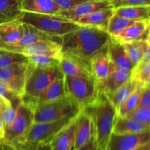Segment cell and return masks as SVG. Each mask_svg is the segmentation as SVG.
<instances>
[{
	"label": "cell",
	"instance_id": "38",
	"mask_svg": "<svg viewBox=\"0 0 150 150\" xmlns=\"http://www.w3.org/2000/svg\"><path fill=\"white\" fill-rule=\"evenodd\" d=\"M113 9L131 6L150 5V0H108Z\"/></svg>",
	"mask_w": 150,
	"mask_h": 150
},
{
	"label": "cell",
	"instance_id": "46",
	"mask_svg": "<svg viewBox=\"0 0 150 150\" xmlns=\"http://www.w3.org/2000/svg\"><path fill=\"white\" fill-rule=\"evenodd\" d=\"M4 129L3 127L2 122H1V118H0V140L4 139Z\"/></svg>",
	"mask_w": 150,
	"mask_h": 150
},
{
	"label": "cell",
	"instance_id": "15",
	"mask_svg": "<svg viewBox=\"0 0 150 150\" xmlns=\"http://www.w3.org/2000/svg\"><path fill=\"white\" fill-rule=\"evenodd\" d=\"M90 70L92 76L97 82L105 79L114 67L110 60L107 51V45L95 54L89 60Z\"/></svg>",
	"mask_w": 150,
	"mask_h": 150
},
{
	"label": "cell",
	"instance_id": "44",
	"mask_svg": "<svg viewBox=\"0 0 150 150\" xmlns=\"http://www.w3.org/2000/svg\"><path fill=\"white\" fill-rule=\"evenodd\" d=\"M11 105V104H10L8 101L6 100L3 97H1V95H0V114H1V111H2L5 107H7V105Z\"/></svg>",
	"mask_w": 150,
	"mask_h": 150
},
{
	"label": "cell",
	"instance_id": "3",
	"mask_svg": "<svg viewBox=\"0 0 150 150\" xmlns=\"http://www.w3.org/2000/svg\"><path fill=\"white\" fill-rule=\"evenodd\" d=\"M19 20L22 23L31 25L48 36L57 38H62L79 26L72 21L59 15L22 12Z\"/></svg>",
	"mask_w": 150,
	"mask_h": 150
},
{
	"label": "cell",
	"instance_id": "24",
	"mask_svg": "<svg viewBox=\"0 0 150 150\" xmlns=\"http://www.w3.org/2000/svg\"><path fill=\"white\" fill-rule=\"evenodd\" d=\"M59 67L64 76L94 78L90 67L83 64L76 59L67 56H62L59 61Z\"/></svg>",
	"mask_w": 150,
	"mask_h": 150
},
{
	"label": "cell",
	"instance_id": "45",
	"mask_svg": "<svg viewBox=\"0 0 150 150\" xmlns=\"http://www.w3.org/2000/svg\"><path fill=\"white\" fill-rule=\"evenodd\" d=\"M132 150H150V143L146 144H143L142 145V146H139Z\"/></svg>",
	"mask_w": 150,
	"mask_h": 150
},
{
	"label": "cell",
	"instance_id": "35",
	"mask_svg": "<svg viewBox=\"0 0 150 150\" xmlns=\"http://www.w3.org/2000/svg\"><path fill=\"white\" fill-rule=\"evenodd\" d=\"M127 117L143 125L150 126V107L138 106Z\"/></svg>",
	"mask_w": 150,
	"mask_h": 150
},
{
	"label": "cell",
	"instance_id": "25",
	"mask_svg": "<svg viewBox=\"0 0 150 150\" xmlns=\"http://www.w3.org/2000/svg\"><path fill=\"white\" fill-rule=\"evenodd\" d=\"M23 32V23L19 19L0 24V48L17 42Z\"/></svg>",
	"mask_w": 150,
	"mask_h": 150
},
{
	"label": "cell",
	"instance_id": "8",
	"mask_svg": "<svg viewBox=\"0 0 150 150\" xmlns=\"http://www.w3.org/2000/svg\"><path fill=\"white\" fill-rule=\"evenodd\" d=\"M34 122V111L21 101L17 108V113L13 122L4 129L3 140L16 145L18 143Z\"/></svg>",
	"mask_w": 150,
	"mask_h": 150
},
{
	"label": "cell",
	"instance_id": "9",
	"mask_svg": "<svg viewBox=\"0 0 150 150\" xmlns=\"http://www.w3.org/2000/svg\"><path fill=\"white\" fill-rule=\"evenodd\" d=\"M27 63H20L0 68V81L21 98L27 77Z\"/></svg>",
	"mask_w": 150,
	"mask_h": 150
},
{
	"label": "cell",
	"instance_id": "13",
	"mask_svg": "<svg viewBox=\"0 0 150 150\" xmlns=\"http://www.w3.org/2000/svg\"><path fill=\"white\" fill-rule=\"evenodd\" d=\"M130 78V70L114 65L110 74L103 81L97 82L99 92L108 97Z\"/></svg>",
	"mask_w": 150,
	"mask_h": 150
},
{
	"label": "cell",
	"instance_id": "12",
	"mask_svg": "<svg viewBox=\"0 0 150 150\" xmlns=\"http://www.w3.org/2000/svg\"><path fill=\"white\" fill-rule=\"evenodd\" d=\"M110 8H112V6L108 0H87L70 10H62L57 15L70 21H73L93 12Z\"/></svg>",
	"mask_w": 150,
	"mask_h": 150
},
{
	"label": "cell",
	"instance_id": "28",
	"mask_svg": "<svg viewBox=\"0 0 150 150\" xmlns=\"http://www.w3.org/2000/svg\"><path fill=\"white\" fill-rule=\"evenodd\" d=\"M21 13L18 0H0V24L19 19Z\"/></svg>",
	"mask_w": 150,
	"mask_h": 150
},
{
	"label": "cell",
	"instance_id": "17",
	"mask_svg": "<svg viewBox=\"0 0 150 150\" xmlns=\"http://www.w3.org/2000/svg\"><path fill=\"white\" fill-rule=\"evenodd\" d=\"M64 96H65V92H64V76H63L54 80L35 99L24 104L30 107L34 111L35 107L40 104L46 103L61 98Z\"/></svg>",
	"mask_w": 150,
	"mask_h": 150
},
{
	"label": "cell",
	"instance_id": "32",
	"mask_svg": "<svg viewBox=\"0 0 150 150\" xmlns=\"http://www.w3.org/2000/svg\"><path fill=\"white\" fill-rule=\"evenodd\" d=\"M27 62V57L23 54L0 48V68Z\"/></svg>",
	"mask_w": 150,
	"mask_h": 150
},
{
	"label": "cell",
	"instance_id": "37",
	"mask_svg": "<svg viewBox=\"0 0 150 150\" xmlns=\"http://www.w3.org/2000/svg\"><path fill=\"white\" fill-rule=\"evenodd\" d=\"M18 105H7V107H5L1 111V114H0V118H1L4 129L7 128L13 122V120H14L16 115V113H17V108L18 106Z\"/></svg>",
	"mask_w": 150,
	"mask_h": 150
},
{
	"label": "cell",
	"instance_id": "39",
	"mask_svg": "<svg viewBox=\"0 0 150 150\" xmlns=\"http://www.w3.org/2000/svg\"><path fill=\"white\" fill-rule=\"evenodd\" d=\"M150 86L142 87L139 106L150 107Z\"/></svg>",
	"mask_w": 150,
	"mask_h": 150
},
{
	"label": "cell",
	"instance_id": "5",
	"mask_svg": "<svg viewBox=\"0 0 150 150\" xmlns=\"http://www.w3.org/2000/svg\"><path fill=\"white\" fill-rule=\"evenodd\" d=\"M62 76L63 75L59 66L33 69L28 67L24 92L21 97L22 102L27 103L35 99L54 80Z\"/></svg>",
	"mask_w": 150,
	"mask_h": 150
},
{
	"label": "cell",
	"instance_id": "2",
	"mask_svg": "<svg viewBox=\"0 0 150 150\" xmlns=\"http://www.w3.org/2000/svg\"><path fill=\"white\" fill-rule=\"evenodd\" d=\"M83 111L92 119L94 136L100 150H105L107 143L113 133L117 118V110L108 97L99 92L98 98L89 106L83 108Z\"/></svg>",
	"mask_w": 150,
	"mask_h": 150
},
{
	"label": "cell",
	"instance_id": "20",
	"mask_svg": "<svg viewBox=\"0 0 150 150\" xmlns=\"http://www.w3.org/2000/svg\"><path fill=\"white\" fill-rule=\"evenodd\" d=\"M19 9L22 12L39 14L57 15L62 11L54 0H18Z\"/></svg>",
	"mask_w": 150,
	"mask_h": 150
},
{
	"label": "cell",
	"instance_id": "26",
	"mask_svg": "<svg viewBox=\"0 0 150 150\" xmlns=\"http://www.w3.org/2000/svg\"><path fill=\"white\" fill-rule=\"evenodd\" d=\"M150 132V126L143 125L129 117L117 116L113 133L116 134H136Z\"/></svg>",
	"mask_w": 150,
	"mask_h": 150
},
{
	"label": "cell",
	"instance_id": "42",
	"mask_svg": "<svg viewBox=\"0 0 150 150\" xmlns=\"http://www.w3.org/2000/svg\"><path fill=\"white\" fill-rule=\"evenodd\" d=\"M0 150H17V149L13 144L1 139L0 140Z\"/></svg>",
	"mask_w": 150,
	"mask_h": 150
},
{
	"label": "cell",
	"instance_id": "41",
	"mask_svg": "<svg viewBox=\"0 0 150 150\" xmlns=\"http://www.w3.org/2000/svg\"><path fill=\"white\" fill-rule=\"evenodd\" d=\"M78 150H100L98 143L96 142V139H95V136H94V133L91 136L89 140L86 144H84L83 146H81Z\"/></svg>",
	"mask_w": 150,
	"mask_h": 150
},
{
	"label": "cell",
	"instance_id": "34",
	"mask_svg": "<svg viewBox=\"0 0 150 150\" xmlns=\"http://www.w3.org/2000/svg\"><path fill=\"white\" fill-rule=\"evenodd\" d=\"M28 67L31 69L59 66V59L45 55H32L27 57Z\"/></svg>",
	"mask_w": 150,
	"mask_h": 150
},
{
	"label": "cell",
	"instance_id": "29",
	"mask_svg": "<svg viewBox=\"0 0 150 150\" xmlns=\"http://www.w3.org/2000/svg\"><path fill=\"white\" fill-rule=\"evenodd\" d=\"M138 86L139 84L136 81L130 79L114 93L108 97V100L116 110L118 109L119 107L127 100Z\"/></svg>",
	"mask_w": 150,
	"mask_h": 150
},
{
	"label": "cell",
	"instance_id": "36",
	"mask_svg": "<svg viewBox=\"0 0 150 150\" xmlns=\"http://www.w3.org/2000/svg\"><path fill=\"white\" fill-rule=\"evenodd\" d=\"M0 95L11 105H18L21 103V98L13 92L7 84L0 81Z\"/></svg>",
	"mask_w": 150,
	"mask_h": 150
},
{
	"label": "cell",
	"instance_id": "47",
	"mask_svg": "<svg viewBox=\"0 0 150 150\" xmlns=\"http://www.w3.org/2000/svg\"><path fill=\"white\" fill-rule=\"evenodd\" d=\"M16 146L17 150H28L27 149H26L25 147H23V146H20V145H16V146Z\"/></svg>",
	"mask_w": 150,
	"mask_h": 150
},
{
	"label": "cell",
	"instance_id": "27",
	"mask_svg": "<svg viewBox=\"0 0 150 150\" xmlns=\"http://www.w3.org/2000/svg\"><path fill=\"white\" fill-rule=\"evenodd\" d=\"M117 16L133 21L150 20V5L131 6L114 9Z\"/></svg>",
	"mask_w": 150,
	"mask_h": 150
},
{
	"label": "cell",
	"instance_id": "30",
	"mask_svg": "<svg viewBox=\"0 0 150 150\" xmlns=\"http://www.w3.org/2000/svg\"><path fill=\"white\" fill-rule=\"evenodd\" d=\"M131 80L142 87L150 86V61H141L130 70Z\"/></svg>",
	"mask_w": 150,
	"mask_h": 150
},
{
	"label": "cell",
	"instance_id": "10",
	"mask_svg": "<svg viewBox=\"0 0 150 150\" xmlns=\"http://www.w3.org/2000/svg\"><path fill=\"white\" fill-rule=\"evenodd\" d=\"M150 143V132L136 134L112 133L105 150H132Z\"/></svg>",
	"mask_w": 150,
	"mask_h": 150
},
{
	"label": "cell",
	"instance_id": "11",
	"mask_svg": "<svg viewBox=\"0 0 150 150\" xmlns=\"http://www.w3.org/2000/svg\"><path fill=\"white\" fill-rule=\"evenodd\" d=\"M26 57L32 55H45L61 60L62 53L60 40H42L30 44L20 51Z\"/></svg>",
	"mask_w": 150,
	"mask_h": 150
},
{
	"label": "cell",
	"instance_id": "18",
	"mask_svg": "<svg viewBox=\"0 0 150 150\" xmlns=\"http://www.w3.org/2000/svg\"><path fill=\"white\" fill-rule=\"evenodd\" d=\"M149 23L150 20L136 21L126 27L124 30L111 38L120 41L122 43L144 39L149 35Z\"/></svg>",
	"mask_w": 150,
	"mask_h": 150
},
{
	"label": "cell",
	"instance_id": "31",
	"mask_svg": "<svg viewBox=\"0 0 150 150\" xmlns=\"http://www.w3.org/2000/svg\"><path fill=\"white\" fill-rule=\"evenodd\" d=\"M141 91H142V86L139 85L132 92L131 95L117 110V114L118 117H127L139 106Z\"/></svg>",
	"mask_w": 150,
	"mask_h": 150
},
{
	"label": "cell",
	"instance_id": "1",
	"mask_svg": "<svg viewBox=\"0 0 150 150\" xmlns=\"http://www.w3.org/2000/svg\"><path fill=\"white\" fill-rule=\"evenodd\" d=\"M110 38L106 31L79 26L61 38L62 56L76 59L90 67V59L108 45Z\"/></svg>",
	"mask_w": 150,
	"mask_h": 150
},
{
	"label": "cell",
	"instance_id": "21",
	"mask_svg": "<svg viewBox=\"0 0 150 150\" xmlns=\"http://www.w3.org/2000/svg\"><path fill=\"white\" fill-rule=\"evenodd\" d=\"M76 139L73 150H78L86 144L93 135L94 130L92 119L89 114L82 110L77 115Z\"/></svg>",
	"mask_w": 150,
	"mask_h": 150
},
{
	"label": "cell",
	"instance_id": "4",
	"mask_svg": "<svg viewBox=\"0 0 150 150\" xmlns=\"http://www.w3.org/2000/svg\"><path fill=\"white\" fill-rule=\"evenodd\" d=\"M75 117H67L52 122H33L18 143L14 146L20 145L28 150H33L39 144L51 142L56 134Z\"/></svg>",
	"mask_w": 150,
	"mask_h": 150
},
{
	"label": "cell",
	"instance_id": "19",
	"mask_svg": "<svg viewBox=\"0 0 150 150\" xmlns=\"http://www.w3.org/2000/svg\"><path fill=\"white\" fill-rule=\"evenodd\" d=\"M123 45L129 59L134 66L142 60L150 61L149 35L144 39L125 42Z\"/></svg>",
	"mask_w": 150,
	"mask_h": 150
},
{
	"label": "cell",
	"instance_id": "14",
	"mask_svg": "<svg viewBox=\"0 0 150 150\" xmlns=\"http://www.w3.org/2000/svg\"><path fill=\"white\" fill-rule=\"evenodd\" d=\"M23 32L21 38L15 43L7 45L1 49H5L7 51H14V52H20L21 50L24 47L34 43L38 41L42 40H60L61 38L57 37H51L45 34L42 33L40 31L38 30L31 25L28 23H23Z\"/></svg>",
	"mask_w": 150,
	"mask_h": 150
},
{
	"label": "cell",
	"instance_id": "22",
	"mask_svg": "<svg viewBox=\"0 0 150 150\" xmlns=\"http://www.w3.org/2000/svg\"><path fill=\"white\" fill-rule=\"evenodd\" d=\"M107 51L111 62L117 67L130 70L134 67V64L127 56L123 43L111 37L107 45Z\"/></svg>",
	"mask_w": 150,
	"mask_h": 150
},
{
	"label": "cell",
	"instance_id": "6",
	"mask_svg": "<svg viewBox=\"0 0 150 150\" xmlns=\"http://www.w3.org/2000/svg\"><path fill=\"white\" fill-rule=\"evenodd\" d=\"M64 92L83 109L93 103L98 98L99 91L94 78L64 76Z\"/></svg>",
	"mask_w": 150,
	"mask_h": 150
},
{
	"label": "cell",
	"instance_id": "7",
	"mask_svg": "<svg viewBox=\"0 0 150 150\" xmlns=\"http://www.w3.org/2000/svg\"><path fill=\"white\" fill-rule=\"evenodd\" d=\"M82 111V108L69 97L40 104L34 109V122H52L67 117H75Z\"/></svg>",
	"mask_w": 150,
	"mask_h": 150
},
{
	"label": "cell",
	"instance_id": "23",
	"mask_svg": "<svg viewBox=\"0 0 150 150\" xmlns=\"http://www.w3.org/2000/svg\"><path fill=\"white\" fill-rule=\"evenodd\" d=\"M114 9H105L93 12L89 15L72 21L79 26H91L106 31L108 21L114 15Z\"/></svg>",
	"mask_w": 150,
	"mask_h": 150
},
{
	"label": "cell",
	"instance_id": "16",
	"mask_svg": "<svg viewBox=\"0 0 150 150\" xmlns=\"http://www.w3.org/2000/svg\"><path fill=\"white\" fill-rule=\"evenodd\" d=\"M77 115L60 130L51 141L53 150H73L76 139Z\"/></svg>",
	"mask_w": 150,
	"mask_h": 150
},
{
	"label": "cell",
	"instance_id": "33",
	"mask_svg": "<svg viewBox=\"0 0 150 150\" xmlns=\"http://www.w3.org/2000/svg\"><path fill=\"white\" fill-rule=\"evenodd\" d=\"M135 21H136L130 20L114 13L108 21L106 32L111 37L115 36Z\"/></svg>",
	"mask_w": 150,
	"mask_h": 150
},
{
	"label": "cell",
	"instance_id": "40",
	"mask_svg": "<svg viewBox=\"0 0 150 150\" xmlns=\"http://www.w3.org/2000/svg\"><path fill=\"white\" fill-rule=\"evenodd\" d=\"M54 1L59 6L62 10H67L87 0H54Z\"/></svg>",
	"mask_w": 150,
	"mask_h": 150
},
{
	"label": "cell",
	"instance_id": "43",
	"mask_svg": "<svg viewBox=\"0 0 150 150\" xmlns=\"http://www.w3.org/2000/svg\"><path fill=\"white\" fill-rule=\"evenodd\" d=\"M33 150H53L50 142L48 143H44L39 144Z\"/></svg>",
	"mask_w": 150,
	"mask_h": 150
}]
</instances>
